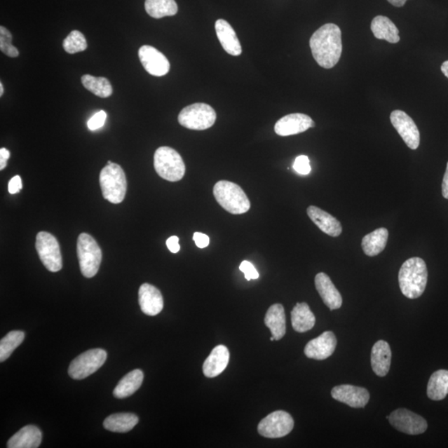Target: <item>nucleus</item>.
<instances>
[{
	"label": "nucleus",
	"mask_w": 448,
	"mask_h": 448,
	"mask_svg": "<svg viewBox=\"0 0 448 448\" xmlns=\"http://www.w3.org/2000/svg\"><path fill=\"white\" fill-rule=\"evenodd\" d=\"M312 55L325 69H332L341 57V30L334 24H327L316 30L310 39Z\"/></svg>",
	"instance_id": "obj_1"
},
{
	"label": "nucleus",
	"mask_w": 448,
	"mask_h": 448,
	"mask_svg": "<svg viewBox=\"0 0 448 448\" xmlns=\"http://www.w3.org/2000/svg\"><path fill=\"white\" fill-rule=\"evenodd\" d=\"M428 269L424 260L412 257L402 265L398 273L401 292L406 297L416 299L422 296L428 283Z\"/></svg>",
	"instance_id": "obj_2"
},
{
	"label": "nucleus",
	"mask_w": 448,
	"mask_h": 448,
	"mask_svg": "<svg viewBox=\"0 0 448 448\" xmlns=\"http://www.w3.org/2000/svg\"><path fill=\"white\" fill-rule=\"evenodd\" d=\"M214 196L224 210L232 215L245 214L251 208L247 194L238 184L221 180L214 187Z\"/></svg>",
	"instance_id": "obj_3"
},
{
	"label": "nucleus",
	"mask_w": 448,
	"mask_h": 448,
	"mask_svg": "<svg viewBox=\"0 0 448 448\" xmlns=\"http://www.w3.org/2000/svg\"><path fill=\"white\" fill-rule=\"evenodd\" d=\"M99 181L104 198L115 205L124 201L128 190V180L123 169L119 165L111 163L104 167L100 173Z\"/></svg>",
	"instance_id": "obj_4"
},
{
	"label": "nucleus",
	"mask_w": 448,
	"mask_h": 448,
	"mask_svg": "<svg viewBox=\"0 0 448 448\" xmlns=\"http://www.w3.org/2000/svg\"><path fill=\"white\" fill-rule=\"evenodd\" d=\"M154 166L162 179L177 182L184 178L185 165L179 154L168 147L158 148L154 156Z\"/></svg>",
	"instance_id": "obj_5"
},
{
	"label": "nucleus",
	"mask_w": 448,
	"mask_h": 448,
	"mask_svg": "<svg viewBox=\"0 0 448 448\" xmlns=\"http://www.w3.org/2000/svg\"><path fill=\"white\" fill-rule=\"evenodd\" d=\"M78 257L81 274L87 278L95 277L102 264V252L96 240L90 235L85 233L79 235Z\"/></svg>",
	"instance_id": "obj_6"
},
{
	"label": "nucleus",
	"mask_w": 448,
	"mask_h": 448,
	"mask_svg": "<svg viewBox=\"0 0 448 448\" xmlns=\"http://www.w3.org/2000/svg\"><path fill=\"white\" fill-rule=\"evenodd\" d=\"M216 118L214 108L205 103H194L180 111L178 121L185 128L205 130L215 125Z\"/></svg>",
	"instance_id": "obj_7"
},
{
	"label": "nucleus",
	"mask_w": 448,
	"mask_h": 448,
	"mask_svg": "<svg viewBox=\"0 0 448 448\" xmlns=\"http://www.w3.org/2000/svg\"><path fill=\"white\" fill-rule=\"evenodd\" d=\"M107 354L102 348H93L83 353L72 361L69 374L76 380L84 379L97 371L105 364Z\"/></svg>",
	"instance_id": "obj_8"
},
{
	"label": "nucleus",
	"mask_w": 448,
	"mask_h": 448,
	"mask_svg": "<svg viewBox=\"0 0 448 448\" xmlns=\"http://www.w3.org/2000/svg\"><path fill=\"white\" fill-rule=\"evenodd\" d=\"M36 249L45 268L52 273L62 269V259L60 243L53 234L40 232L36 237Z\"/></svg>",
	"instance_id": "obj_9"
},
{
	"label": "nucleus",
	"mask_w": 448,
	"mask_h": 448,
	"mask_svg": "<svg viewBox=\"0 0 448 448\" xmlns=\"http://www.w3.org/2000/svg\"><path fill=\"white\" fill-rule=\"evenodd\" d=\"M294 428V420L287 412L279 410L266 416L257 427L260 435L268 438H279L288 435Z\"/></svg>",
	"instance_id": "obj_10"
},
{
	"label": "nucleus",
	"mask_w": 448,
	"mask_h": 448,
	"mask_svg": "<svg viewBox=\"0 0 448 448\" xmlns=\"http://www.w3.org/2000/svg\"><path fill=\"white\" fill-rule=\"evenodd\" d=\"M388 419L398 431L409 435H419L426 432L428 428L426 420L406 409L393 411Z\"/></svg>",
	"instance_id": "obj_11"
},
{
	"label": "nucleus",
	"mask_w": 448,
	"mask_h": 448,
	"mask_svg": "<svg viewBox=\"0 0 448 448\" xmlns=\"http://www.w3.org/2000/svg\"><path fill=\"white\" fill-rule=\"evenodd\" d=\"M391 123L411 149H417L420 144L418 126L406 112L395 110L391 115Z\"/></svg>",
	"instance_id": "obj_12"
},
{
	"label": "nucleus",
	"mask_w": 448,
	"mask_h": 448,
	"mask_svg": "<svg viewBox=\"0 0 448 448\" xmlns=\"http://www.w3.org/2000/svg\"><path fill=\"white\" fill-rule=\"evenodd\" d=\"M138 56L144 69L152 76H163L170 72V65L167 57L159 50L149 45L140 48Z\"/></svg>",
	"instance_id": "obj_13"
},
{
	"label": "nucleus",
	"mask_w": 448,
	"mask_h": 448,
	"mask_svg": "<svg viewBox=\"0 0 448 448\" xmlns=\"http://www.w3.org/2000/svg\"><path fill=\"white\" fill-rule=\"evenodd\" d=\"M315 122L309 116L302 113H293L285 116L275 125V133L280 137L297 135L315 128Z\"/></svg>",
	"instance_id": "obj_14"
},
{
	"label": "nucleus",
	"mask_w": 448,
	"mask_h": 448,
	"mask_svg": "<svg viewBox=\"0 0 448 448\" xmlns=\"http://www.w3.org/2000/svg\"><path fill=\"white\" fill-rule=\"evenodd\" d=\"M332 396L334 400L355 409L365 408L370 398L367 389L350 384L334 387L332 391Z\"/></svg>",
	"instance_id": "obj_15"
},
{
	"label": "nucleus",
	"mask_w": 448,
	"mask_h": 448,
	"mask_svg": "<svg viewBox=\"0 0 448 448\" xmlns=\"http://www.w3.org/2000/svg\"><path fill=\"white\" fill-rule=\"evenodd\" d=\"M337 346V339L332 332H325L307 343L305 355L310 359L323 360L333 355Z\"/></svg>",
	"instance_id": "obj_16"
},
{
	"label": "nucleus",
	"mask_w": 448,
	"mask_h": 448,
	"mask_svg": "<svg viewBox=\"0 0 448 448\" xmlns=\"http://www.w3.org/2000/svg\"><path fill=\"white\" fill-rule=\"evenodd\" d=\"M139 304L143 313L155 316L164 308V299L159 289L151 284L144 283L139 289Z\"/></svg>",
	"instance_id": "obj_17"
},
{
	"label": "nucleus",
	"mask_w": 448,
	"mask_h": 448,
	"mask_svg": "<svg viewBox=\"0 0 448 448\" xmlns=\"http://www.w3.org/2000/svg\"><path fill=\"white\" fill-rule=\"evenodd\" d=\"M315 285L321 299L330 310L334 311L341 308L343 303L342 297L328 275L324 273L316 275Z\"/></svg>",
	"instance_id": "obj_18"
},
{
	"label": "nucleus",
	"mask_w": 448,
	"mask_h": 448,
	"mask_svg": "<svg viewBox=\"0 0 448 448\" xmlns=\"http://www.w3.org/2000/svg\"><path fill=\"white\" fill-rule=\"evenodd\" d=\"M307 215L313 223L330 237H338L342 233V226L334 217L318 207L310 206Z\"/></svg>",
	"instance_id": "obj_19"
},
{
	"label": "nucleus",
	"mask_w": 448,
	"mask_h": 448,
	"mask_svg": "<svg viewBox=\"0 0 448 448\" xmlns=\"http://www.w3.org/2000/svg\"><path fill=\"white\" fill-rule=\"evenodd\" d=\"M229 351L224 346H216L203 365V372L207 378H215L224 372L229 362Z\"/></svg>",
	"instance_id": "obj_20"
},
{
	"label": "nucleus",
	"mask_w": 448,
	"mask_h": 448,
	"mask_svg": "<svg viewBox=\"0 0 448 448\" xmlns=\"http://www.w3.org/2000/svg\"><path fill=\"white\" fill-rule=\"evenodd\" d=\"M391 348L388 342L379 341L374 344L371 351V366L378 376H386L391 369Z\"/></svg>",
	"instance_id": "obj_21"
},
{
	"label": "nucleus",
	"mask_w": 448,
	"mask_h": 448,
	"mask_svg": "<svg viewBox=\"0 0 448 448\" xmlns=\"http://www.w3.org/2000/svg\"><path fill=\"white\" fill-rule=\"evenodd\" d=\"M217 36L226 52L232 56H239L242 53V47L233 27L224 20L215 22Z\"/></svg>",
	"instance_id": "obj_22"
},
{
	"label": "nucleus",
	"mask_w": 448,
	"mask_h": 448,
	"mask_svg": "<svg viewBox=\"0 0 448 448\" xmlns=\"http://www.w3.org/2000/svg\"><path fill=\"white\" fill-rule=\"evenodd\" d=\"M42 432L34 425H28L8 441V448H38L42 442Z\"/></svg>",
	"instance_id": "obj_23"
},
{
	"label": "nucleus",
	"mask_w": 448,
	"mask_h": 448,
	"mask_svg": "<svg viewBox=\"0 0 448 448\" xmlns=\"http://www.w3.org/2000/svg\"><path fill=\"white\" fill-rule=\"evenodd\" d=\"M264 323L276 341L283 339L286 334V315L283 306L274 304L270 306L266 311Z\"/></svg>",
	"instance_id": "obj_24"
},
{
	"label": "nucleus",
	"mask_w": 448,
	"mask_h": 448,
	"mask_svg": "<svg viewBox=\"0 0 448 448\" xmlns=\"http://www.w3.org/2000/svg\"><path fill=\"white\" fill-rule=\"evenodd\" d=\"M291 315L292 327L297 332L304 333L314 327L315 315L306 302L297 303Z\"/></svg>",
	"instance_id": "obj_25"
},
{
	"label": "nucleus",
	"mask_w": 448,
	"mask_h": 448,
	"mask_svg": "<svg viewBox=\"0 0 448 448\" xmlns=\"http://www.w3.org/2000/svg\"><path fill=\"white\" fill-rule=\"evenodd\" d=\"M371 30L374 37L378 39L386 40L391 43L400 42L398 29L393 22L386 16L379 15L371 22Z\"/></svg>",
	"instance_id": "obj_26"
},
{
	"label": "nucleus",
	"mask_w": 448,
	"mask_h": 448,
	"mask_svg": "<svg viewBox=\"0 0 448 448\" xmlns=\"http://www.w3.org/2000/svg\"><path fill=\"white\" fill-rule=\"evenodd\" d=\"M144 374L142 370H133L120 380L113 391V395L117 398L130 397L134 395L142 386Z\"/></svg>",
	"instance_id": "obj_27"
},
{
	"label": "nucleus",
	"mask_w": 448,
	"mask_h": 448,
	"mask_svg": "<svg viewBox=\"0 0 448 448\" xmlns=\"http://www.w3.org/2000/svg\"><path fill=\"white\" fill-rule=\"evenodd\" d=\"M388 238V231L384 228L374 230L363 238L362 240V248L366 255L374 257L384 250Z\"/></svg>",
	"instance_id": "obj_28"
},
{
	"label": "nucleus",
	"mask_w": 448,
	"mask_h": 448,
	"mask_svg": "<svg viewBox=\"0 0 448 448\" xmlns=\"http://www.w3.org/2000/svg\"><path fill=\"white\" fill-rule=\"evenodd\" d=\"M139 422L137 415L133 414H115L104 421L103 426L113 433H128L133 430Z\"/></svg>",
	"instance_id": "obj_29"
},
{
	"label": "nucleus",
	"mask_w": 448,
	"mask_h": 448,
	"mask_svg": "<svg viewBox=\"0 0 448 448\" xmlns=\"http://www.w3.org/2000/svg\"><path fill=\"white\" fill-rule=\"evenodd\" d=\"M427 393L430 400H444L448 395V370H437L432 374L428 383Z\"/></svg>",
	"instance_id": "obj_30"
},
{
	"label": "nucleus",
	"mask_w": 448,
	"mask_h": 448,
	"mask_svg": "<svg viewBox=\"0 0 448 448\" xmlns=\"http://www.w3.org/2000/svg\"><path fill=\"white\" fill-rule=\"evenodd\" d=\"M144 8L154 19L174 16L178 13V6L175 0H146Z\"/></svg>",
	"instance_id": "obj_31"
},
{
	"label": "nucleus",
	"mask_w": 448,
	"mask_h": 448,
	"mask_svg": "<svg viewBox=\"0 0 448 448\" xmlns=\"http://www.w3.org/2000/svg\"><path fill=\"white\" fill-rule=\"evenodd\" d=\"M83 87L96 96L102 98L109 97L112 94V87L109 80L106 78H96L92 75L81 76Z\"/></svg>",
	"instance_id": "obj_32"
},
{
	"label": "nucleus",
	"mask_w": 448,
	"mask_h": 448,
	"mask_svg": "<svg viewBox=\"0 0 448 448\" xmlns=\"http://www.w3.org/2000/svg\"><path fill=\"white\" fill-rule=\"evenodd\" d=\"M25 337V332L20 330L8 333L0 341V361H6L24 341Z\"/></svg>",
	"instance_id": "obj_33"
},
{
	"label": "nucleus",
	"mask_w": 448,
	"mask_h": 448,
	"mask_svg": "<svg viewBox=\"0 0 448 448\" xmlns=\"http://www.w3.org/2000/svg\"><path fill=\"white\" fill-rule=\"evenodd\" d=\"M62 47L67 53L74 54L85 51L88 48V43L81 32L74 30L63 41Z\"/></svg>",
	"instance_id": "obj_34"
},
{
	"label": "nucleus",
	"mask_w": 448,
	"mask_h": 448,
	"mask_svg": "<svg viewBox=\"0 0 448 448\" xmlns=\"http://www.w3.org/2000/svg\"><path fill=\"white\" fill-rule=\"evenodd\" d=\"M0 49L8 57H19L20 53L12 44V34L11 32L4 26L0 27Z\"/></svg>",
	"instance_id": "obj_35"
},
{
	"label": "nucleus",
	"mask_w": 448,
	"mask_h": 448,
	"mask_svg": "<svg viewBox=\"0 0 448 448\" xmlns=\"http://www.w3.org/2000/svg\"><path fill=\"white\" fill-rule=\"evenodd\" d=\"M293 169L295 170L298 174L303 175H309L311 171L309 158L306 156L297 157L295 162H294Z\"/></svg>",
	"instance_id": "obj_36"
},
{
	"label": "nucleus",
	"mask_w": 448,
	"mask_h": 448,
	"mask_svg": "<svg viewBox=\"0 0 448 448\" xmlns=\"http://www.w3.org/2000/svg\"><path fill=\"white\" fill-rule=\"evenodd\" d=\"M107 119V113L100 111L88 121V126L90 130H96L102 128Z\"/></svg>",
	"instance_id": "obj_37"
},
{
	"label": "nucleus",
	"mask_w": 448,
	"mask_h": 448,
	"mask_svg": "<svg viewBox=\"0 0 448 448\" xmlns=\"http://www.w3.org/2000/svg\"><path fill=\"white\" fill-rule=\"evenodd\" d=\"M239 269L243 271L247 280H250L252 279L256 280L259 278V273H257L255 266H253L250 262L243 261L241 265H240Z\"/></svg>",
	"instance_id": "obj_38"
},
{
	"label": "nucleus",
	"mask_w": 448,
	"mask_h": 448,
	"mask_svg": "<svg viewBox=\"0 0 448 448\" xmlns=\"http://www.w3.org/2000/svg\"><path fill=\"white\" fill-rule=\"evenodd\" d=\"M193 239L198 248H205L210 245V239L205 233H194Z\"/></svg>",
	"instance_id": "obj_39"
},
{
	"label": "nucleus",
	"mask_w": 448,
	"mask_h": 448,
	"mask_svg": "<svg viewBox=\"0 0 448 448\" xmlns=\"http://www.w3.org/2000/svg\"><path fill=\"white\" fill-rule=\"evenodd\" d=\"M22 188V180L19 175L15 176L8 183V192L11 194L20 193Z\"/></svg>",
	"instance_id": "obj_40"
},
{
	"label": "nucleus",
	"mask_w": 448,
	"mask_h": 448,
	"mask_svg": "<svg viewBox=\"0 0 448 448\" xmlns=\"http://www.w3.org/2000/svg\"><path fill=\"white\" fill-rule=\"evenodd\" d=\"M167 247L169 250L173 253H177L180 250V246L179 244V238L176 236H172L167 239L166 241Z\"/></svg>",
	"instance_id": "obj_41"
},
{
	"label": "nucleus",
	"mask_w": 448,
	"mask_h": 448,
	"mask_svg": "<svg viewBox=\"0 0 448 448\" xmlns=\"http://www.w3.org/2000/svg\"><path fill=\"white\" fill-rule=\"evenodd\" d=\"M11 152L6 148L0 149V170H3L7 166V161L10 159Z\"/></svg>",
	"instance_id": "obj_42"
},
{
	"label": "nucleus",
	"mask_w": 448,
	"mask_h": 448,
	"mask_svg": "<svg viewBox=\"0 0 448 448\" xmlns=\"http://www.w3.org/2000/svg\"><path fill=\"white\" fill-rule=\"evenodd\" d=\"M442 196L448 199V162L447 165V169H446L444 177H443V180H442Z\"/></svg>",
	"instance_id": "obj_43"
},
{
	"label": "nucleus",
	"mask_w": 448,
	"mask_h": 448,
	"mask_svg": "<svg viewBox=\"0 0 448 448\" xmlns=\"http://www.w3.org/2000/svg\"><path fill=\"white\" fill-rule=\"evenodd\" d=\"M388 1L393 6L402 7L405 6L407 0H388Z\"/></svg>",
	"instance_id": "obj_44"
},
{
	"label": "nucleus",
	"mask_w": 448,
	"mask_h": 448,
	"mask_svg": "<svg viewBox=\"0 0 448 448\" xmlns=\"http://www.w3.org/2000/svg\"><path fill=\"white\" fill-rule=\"evenodd\" d=\"M441 70L442 72V74H444L448 79V61H446L442 63V65L441 67Z\"/></svg>",
	"instance_id": "obj_45"
},
{
	"label": "nucleus",
	"mask_w": 448,
	"mask_h": 448,
	"mask_svg": "<svg viewBox=\"0 0 448 448\" xmlns=\"http://www.w3.org/2000/svg\"><path fill=\"white\" fill-rule=\"evenodd\" d=\"M4 94V86L2 83H0V97H2Z\"/></svg>",
	"instance_id": "obj_46"
},
{
	"label": "nucleus",
	"mask_w": 448,
	"mask_h": 448,
	"mask_svg": "<svg viewBox=\"0 0 448 448\" xmlns=\"http://www.w3.org/2000/svg\"><path fill=\"white\" fill-rule=\"evenodd\" d=\"M270 339H271V341H276V339H275V338L273 337H271Z\"/></svg>",
	"instance_id": "obj_47"
}]
</instances>
